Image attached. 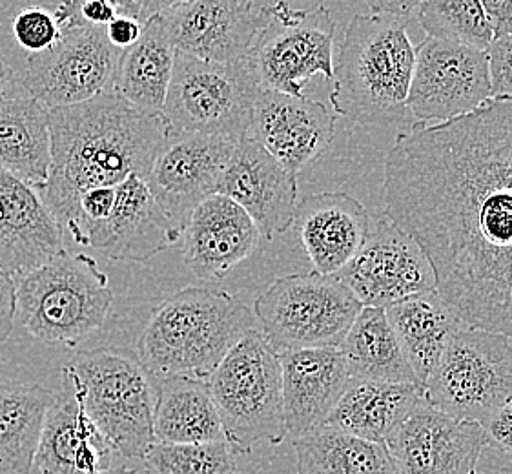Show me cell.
Wrapping results in <instances>:
<instances>
[{"label":"cell","instance_id":"cell-22","mask_svg":"<svg viewBox=\"0 0 512 474\" xmlns=\"http://www.w3.org/2000/svg\"><path fill=\"white\" fill-rule=\"evenodd\" d=\"M183 258L195 278L221 281L254 254L261 232L232 199L214 194L188 219Z\"/></svg>","mask_w":512,"mask_h":474},{"label":"cell","instance_id":"cell-11","mask_svg":"<svg viewBox=\"0 0 512 474\" xmlns=\"http://www.w3.org/2000/svg\"><path fill=\"white\" fill-rule=\"evenodd\" d=\"M261 17L248 53L261 88L299 97L316 75L332 83L336 22L328 8L301 10L276 0Z\"/></svg>","mask_w":512,"mask_h":474},{"label":"cell","instance_id":"cell-24","mask_svg":"<svg viewBox=\"0 0 512 474\" xmlns=\"http://www.w3.org/2000/svg\"><path fill=\"white\" fill-rule=\"evenodd\" d=\"M41 194L0 168V268L21 278L64 248Z\"/></svg>","mask_w":512,"mask_h":474},{"label":"cell","instance_id":"cell-28","mask_svg":"<svg viewBox=\"0 0 512 474\" xmlns=\"http://www.w3.org/2000/svg\"><path fill=\"white\" fill-rule=\"evenodd\" d=\"M385 314L416 380L425 385L447 343L465 325L436 290L398 301Z\"/></svg>","mask_w":512,"mask_h":474},{"label":"cell","instance_id":"cell-45","mask_svg":"<svg viewBox=\"0 0 512 474\" xmlns=\"http://www.w3.org/2000/svg\"><path fill=\"white\" fill-rule=\"evenodd\" d=\"M15 73L11 70L10 62L0 55V95L10 88Z\"/></svg>","mask_w":512,"mask_h":474},{"label":"cell","instance_id":"cell-19","mask_svg":"<svg viewBox=\"0 0 512 474\" xmlns=\"http://www.w3.org/2000/svg\"><path fill=\"white\" fill-rule=\"evenodd\" d=\"M181 236L143 177L134 174L115 185L110 214L88 228L79 245L93 248L113 261L143 263L175 245Z\"/></svg>","mask_w":512,"mask_h":474},{"label":"cell","instance_id":"cell-44","mask_svg":"<svg viewBox=\"0 0 512 474\" xmlns=\"http://www.w3.org/2000/svg\"><path fill=\"white\" fill-rule=\"evenodd\" d=\"M188 0H139V21H150L155 15L164 11L174 10L177 6L185 4Z\"/></svg>","mask_w":512,"mask_h":474},{"label":"cell","instance_id":"cell-21","mask_svg":"<svg viewBox=\"0 0 512 474\" xmlns=\"http://www.w3.org/2000/svg\"><path fill=\"white\" fill-rule=\"evenodd\" d=\"M283 374L287 438L296 440L323 425L349 389V363L341 349L277 352Z\"/></svg>","mask_w":512,"mask_h":474},{"label":"cell","instance_id":"cell-32","mask_svg":"<svg viewBox=\"0 0 512 474\" xmlns=\"http://www.w3.org/2000/svg\"><path fill=\"white\" fill-rule=\"evenodd\" d=\"M339 349L347 358L352 380L420 383L401 351L385 309L363 307Z\"/></svg>","mask_w":512,"mask_h":474},{"label":"cell","instance_id":"cell-10","mask_svg":"<svg viewBox=\"0 0 512 474\" xmlns=\"http://www.w3.org/2000/svg\"><path fill=\"white\" fill-rule=\"evenodd\" d=\"M425 400L456 420L485 425L512 396V343L489 330L461 327L423 385Z\"/></svg>","mask_w":512,"mask_h":474},{"label":"cell","instance_id":"cell-12","mask_svg":"<svg viewBox=\"0 0 512 474\" xmlns=\"http://www.w3.org/2000/svg\"><path fill=\"white\" fill-rule=\"evenodd\" d=\"M119 55L103 26L62 28L52 48L26 59L22 86L50 110L86 103L112 90Z\"/></svg>","mask_w":512,"mask_h":474},{"label":"cell","instance_id":"cell-33","mask_svg":"<svg viewBox=\"0 0 512 474\" xmlns=\"http://www.w3.org/2000/svg\"><path fill=\"white\" fill-rule=\"evenodd\" d=\"M292 442L297 474H398L387 445L327 425Z\"/></svg>","mask_w":512,"mask_h":474},{"label":"cell","instance_id":"cell-15","mask_svg":"<svg viewBox=\"0 0 512 474\" xmlns=\"http://www.w3.org/2000/svg\"><path fill=\"white\" fill-rule=\"evenodd\" d=\"M234 148L236 143L216 135L168 137L144 181L181 234L195 208L217 194L219 179Z\"/></svg>","mask_w":512,"mask_h":474},{"label":"cell","instance_id":"cell-36","mask_svg":"<svg viewBox=\"0 0 512 474\" xmlns=\"http://www.w3.org/2000/svg\"><path fill=\"white\" fill-rule=\"evenodd\" d=\"M13 35L24 50L37 53L52 48L61 37V30L50 11L33 6L13 19Z\"/></svg>","mask_w":512,"mask_h":474},{"label":"cell","instance_id":"cell-1","mask_svg":"<svg viewBox=\"0 0 512 474\" xmlns=\"http://www.w3.org/2000/svg\"><path fill=\"white\" fill-rule=\"evenodd\" d=\"M383 199L425 252L454 316L512 340V97L398 135Z\"/></svg>","mask_w":512,"mask_h":474},{"label":"cell","instance_id":"cell-13","mask_svg":"<svg viewBox=\"0 0 512 474\" xmlns=\"http://www.w3.org/2000/svg\"><path fill=\"white\" fill-rule=\"evenodd\" d=\"M491 97L487 50L432 37L416 48L407 106L418 123L471 114Z\"/></svg>","mask_w":512,"mask_h":474},{"label":"cell","instance_id":"cell-5","mask_svg":"<svg viewBox=\"0 0 512 474\" xmlns=\"http://www.w3.org/2000/svg\"><path fill=\"white\" fill-rule=\"evenodd\" d=\"M62 380L113 449L144 460L157 444L154 431L157 380L130 349L101 347L81 352L62 367Z\"/></svg>","mask_w":512,"mask_h":474},{"label":"cell","instance_id":"cell-8","mask_svg":"<svg viewBox=\"0 0 512 474\" xmlns=\"http://www.w3.org/2000/svg\"><path fill=\"white\" fill-rule=\"evenodd\" d=\"M259 92L250 57L212 62L175 52L163 106L168 132L216 135L237 145L248 137Z\"/></svg>","mask_w":512,"mask_h":474},{"label":"cell","instance_id":"cell-38","mask_svg":"<svg viewBox=\"0 0 512 474\" xmlns=\"http://www.w3.org/2000/svg\"><path fill=\"white\" fill-rule=\"evenodd\" d=\"M492 97H512V35L498 37L487 48Z\"/></svg>","mask_w":512,"mask_h":474},{"label":"cell","instance_id":"cell-6","mask_svg":"<svg viewBox=\"0 0 512 474\" xmlns=\"http://www.w3.org/2000/svg\"><path fill=\"white\" fill-rule=\"evenodd\" d=\"M15 283L21 323L46 345L75 349L103 327L112 309L110 279L82 252L62 248Z\"/></svg>","mask_w":512,"mask_h":474},{"label":"cell","instance_id":"cell-7","mask_svg":"<svg viewBox=\"0 0 512 474\" xmlns=\"http://www.w3.org/2000/svg\"><path fill=\"white\" fill-rule=\"evenodd\" d=\"M206 382L234 453L250 454L263 442H285L281 361L261 330L246 332Z\"/></svg>","mask_w":512,"mask_h":474},{"label":"cell","instance_id":"cell-30","mask_svg":"<svg viewBox=\"0 0 512 474\" xmlns=\"http://www.w3.org/2000/svg\"><path fill=\"white\" fill-rule=\"evenodd\" d=\"M155 440L161 444H208L225 440L221 418L205 380H157Z\"/></svg>","mask_w":512,"mask_h":474},{"label":"cell","instance_id":"cell-17","mask_svg":"<svg viewBox=\"0 0 512 474\" xmlns=\"http://www.w3.org/2000/svg\"><path fill=\"white\" fill-rule=\"evenodd\" d=\"M336 121L325 104L305 95L261 88L248 137L297 177L330 148Z\"/></svg>","mask_w":512,"mask_h":474},{"label":"cell","instance_id":"cell-40","mask_svg":"<svg viewBox=\"0 0 512 474\" xmlns=\"http://www.w3.org/2000/svg\"><path fill=\"white\" fill-rule=\"evenodd\" d=\"M17 316V283L15 278L0 268V345L10 338Z\"/></svg>","mask_w":512,"mask_h":474},{"label":"cell","instance_id":"cell-41","mask_svg":"<svg viewBox=\"0 0 512 474\" xmlns=\"http://www.w3.org/2000/svg\"><path fill=\"white\" fill-rule=\"evenodd\" d=\"M143 26V22L139 19L117 13L112 21L104 26V30H106V37H108V41H110L113 48L126 50V48H130L132 44L139 41V37L143 33Z\"/></svg>","mask_w":512,"mask_h":474},{"label":"cell","instance_id":"cell-34","mask_svg":"<svg viewBox=\"0 0 512 474\" xmlns=\"http://www.w3.org/2000/svg\"><path fill=\"white\" fill-rule=\"evenodd\" d=\"M416 15L432 39L458 42L476 50H487L494 41L480 0H421Z\"/></svg>","mask_w":512,"mask_h":474},{"label":"cell","instance_id":"cell-43","mask_svg":"<svg viewBox=\"0 0 512 474\" xmlns=\"http://www.w3.org/2000/svg\"><path fill=\"white\" fill-rule=\"evenodd\" d=\"M365 4L376 15H390L403 19L412 11L418 10L421 0H365Z\"/></svg>","mask_w":512,"mask_h":474},{"label":"cell","instance_id":"cell-9","mask_svg":"<svg viewBox=\"0 0 512 474\" xmlns=\"http://www.w3.org/2000/svg\"><path fill=\"white\" fill-rule=\"evenodd\" d=\"M363 309L336 276L318 272L279 278L254 303V314L277 352L339 349Z\"/></svg>","mask_w":512,"mask_h":474},{"label":"cell","instance_id":"cell-47","mask_svg":"<svg viewBox=\"0 0 512 474\" xmlns=\"http://www.w3.org/2000/svg\"><path fill=\"white\" fill-rule=\"evenodd\" d=\"M101 474H148L143 467H130V465H119V467H110Z\"/></svg>","mask_w":512,"mask_h":474},{"label":"cell","instance_id":"cell-37","mask_svg":"<svg viewBox=\"0 0 512 474\" xmlns=\"http://www.w3.org/2000/svg\"><path fill=\"white\" fill-rule=\"evenodd\" d=\"M117 15L113 0H61L53 13L59 30L70 26H106Z\"/></svg>","mask_w":512,"mask_h":474},{"label":"cell","instance_id":"cell-3","mask_svg":"<svg viewBox=\"0 0 512 474\" xmlns=\"http://www.w3.org/2000/svg\"><path fill=\"white\" fill-rule=\"evenodd\" d=\"M256 314L221 289L186 287L155 305L137 343L139 360L155 380H208L246 332Z\"/></svg>","mask_w":512,"mask_h":474},{"label":"cell","instance_id":"cell-42","mask_svg":"<svg viewBox=\"0 0 512 474\" xmlns=\"http://www.w3.org/2000/svg\"><path fill=\"white\" fill-rule=\"evenodd\" d=\"M494 39L512 35V0H480Z\"/></svg>","mask_w":512,"mask_h":474},{"label":"cell","instance_id":"cell-16","mask_svg":"<svg viewBox=\"0 0 512 474\" xmlns=\"http://www.w3.org/2000/svg\"><path fill=\"white\" fill-rule=\"evenodd\" d=\"M385 445L398 474H476L487 438L480 423L456 420L425 402Z\"/></svg>","mask_w":512,"mask_h":474},{"label":"cell","instance_id":"cell-31","mask_svg":"<svg viewBox=\"0 0 512 474\" xmlns=\"http://www.w3.org/2000/svg\"><path fill=\"white\" fill-rule=\"evenodd\" d=\"M55 398L42 385L0 383V474H30Z\"/></svg>","mask_w":512,"mask_h":474},{"label":"cell","instance_id":"cell-46","mask_svg":"<svg viewBox=\"0 0 512 474\" xmlns=\"http://www.w3.org/2000/svg\"><path fill=\"white\" fill-rule=\"evenodd\" d=\"M117 13L139 19V0H113Z\"/></svg>","mask_w":512,"mask_h":474},{"label":"cell","instance_id":"cell-23","mask_svg":"<svg viewBox=\"0 0 512 474\" xmlns=\"http://www.w3.org/2000/svg\"><path fill=\"white\" fill-rule=\"evenodd\" d=\"M314 272L336 276L369 236L370 214L345 192H323L297 203L294 225Z\"/></svg>","mask_w":512,"mask_h":474},{"label":"cell","instance_id":"cell-14","mask_svg":"<svg viewBox=\"0 0 512 474\" xmlns=\"http://www.w3.org/2000/svg\"><path fill=\"white\" fill-rule=\"evenodd\" d=\"M336 278L363 307L387 309L403 299L436 290V278L420 245L385 212L370 217L369 236Z\"/></svg>","mask_w":512,"mask_h":474},{"label":"cell","instance_id":"cell-25","mask_svg":"<svg viewBox=\"0 0 512 474\" xmlns=\"http://www.w3.org/2000/svg\"><path fill=\"white\" fill-rule=\"evenodd\" d=\"M113 449L82 407L81 398L64 385L48 409L35 465L42 474H101L112 467Z\"/></svg>","mask_w":512,"mask_h":474},{"label":"cell","instance_id":"cell-18","mask_svg":"<svg viewBox=\"0 0 512 474\" xmlns=\"http://www.w3.org/2000/svg\"><path fill=\"white\" fill-rule=\"evenodd\" d=\"M217 194L243 208L267 241L294 225L297 177L252 137L237 143L219 179Z\"/></svg>","mask_w":512,"mask_h":474},{"label":"cell","instance_id":"cell-27","mask_svg":"<svg viewBox=\"0 0 512 474\" xmlns=\"http://www.w3.org/2000/svg\"><path fill=\"white\" fill-rule=\"evenodd\" d=\"M425 402L420 383L352 380L323 425L363 440L387 444L401 423Z\"/></svg>","mask_w":512,"mask_h":474},{"label":"cell","instance_id":"cell-39","mask_svg":"<svg viewBox=\"0 0 512 474\" xmlns=\"http://www.w3.org/2000/svg\"><path fill=\"white\" fill-rule=\"evenodd\" d=\"M487 444L512 456V396L483 425Z\"/></svg>","mask_w":512,"mask_h":474},{"label":"cell","instance_id":"cell-26","mask_svg":"<svg viewBox=\"0 0 512 474\" xmlns=\"http://www.w3.org/2000/svg\"><path fill=\"white\" fill-rule=\"evenodd\" d=\"M11 84L0 95V168L41 192L52 166L50 108Z\"/></svg>","mask_w":512,"mask_h":474},{"label":"cell","instance_id":"cell-20","mask_svg":"<svg viewBox=\"0 0 512 474\" xmlns=\"http://www.w3.org/2000/svg\"><path fill=\"white\" fill-rule=\"evenodd\" d=\"M159 19L177 52L212 62L246 59L263 22L252 0H188Z\"/></svg>","mask_w":512,"mask_h":474},{"label":"cell","instance_id":"cell-2","mask_svg":"<svg viewBox=\"0 0 512 474\" xmlns=\"http://www.w3.org/2000/svg\"><path fill=\"white\" fill-rule=\"evenodd\" d=\"M52 166L42 188L44 205L62 232H70L79 199L93 188L146 177L170 132L163 114H148L117 93L50 110Z\"/></svg>","mask_w":512,"mask_h":474},{"label":"cell","instance_id":"cell-35","mask_svg":"<svg viewBox=\"0 0 512 474\" xmlns=\"http://www.w3.org/2000/svg\"><path fill=\"white\" fill-rule=\"evenodd\" d=\"M150 474H234L236 456L226 440L208 444H157L143 460Z\"/></svg>","mask_w":512,"mask_h":474},{"label":"cell","instance_id":"cell-4","mask_svg":"<svg viewBox=\"0 0 512 474\" xmlns=\"http://www.w3.org/2000/svg\"><path fill=\"white\" fill-rule=\"evenodd\" d=\"M414 64L405 22L376 13L352 17L334 64L332 112L370 126L407 123Z\"/></svg>","mask_w":512,"mask_h":474},{"label":"cell","instance_id":"cell-29","mask_svg":"<svg viewBox=\"0 0 512 474\" xmlns=\"http://www.w3.org/2000/svg\"><path fill=\"white\" fill-rule=\"evenodd\" d=\"M174 44L159 15L144 22L139 41L121 50L113 73L112 92L148 114H163L174 72Z\"/></svg>","mask_w":512,"mask_h":474}]
</instances>
